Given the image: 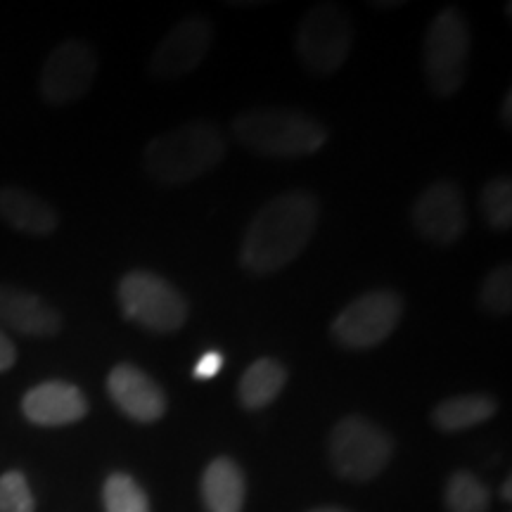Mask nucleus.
<instances>
[{
  "label": "nucleus",
  "mask_w": 512,
  "mask_h": 512,
  "mask_svg": "<svg viewBox=\"0 0 512 512\" xmlns=\"http://www.w3.org/2000/svg\"><path fill=\"white\" fill-rule=\"evenodd\" d=\"M95 76H98V53L91 43L64 41L53 48L48 60L43 62L38 93L53 107L72 105L91 91Z\"/></svg>",
  "instance_id": "1a4fd4ad"
},
{
  "label": "nucleus",
  "mask_w": 512,
  "mask_h": 512,
  "mask_svg": "<svg viewBox=\"0 0 512 512\" xmlns=\"http://www.w3.org/2000/svg\"><path fill=\"white\" fill-rule=\"evenodd\" d=\"M230 133L245 150L268 159L316 155L328 143L323 121L297 110H249L230 121Z\"/></svg>",
  "instance_id": "7ed1b4c3"
},
{
  "label": "nucleus",
  "mask_w": 512,
  "mask_h": 512,
  "mask_svg": "<svg viewBox=\"0 0 512 512\" xmlns=\"http://www.w3.org/2000/svg\"><path fill=\"white\" fill-rule=\"evenodd\" d=\"M479 211L484 221L494 230H508L512 226V181L510 176L491 178L479 190Z\"/></svg>",
  "instance_id": "4be33fe9"
},
{
  "label": "nucleus",
  "mask_w": 512,
  "mask_h": 512,
  "mask_svg": "<svg viewBox=\"0 0 512 512\" xmlns=\"http://www.w3.org/2000/svg\"><path fill=\"white\" fill-rule=\"evenodd\" d=\"M444 503L448 512H486L491 505V491L472 472L458 470L446 482Z\"/></svg>",
  "instance_id": "6ab92c4d"
},
{
  "label": "nucleus",
  "mask_w": 512,
  "mask_h": 512,
  "mask_svg": "<svg viewBox=\"0 0 512 512\" xmlns=\"http://www.w3.org/2000/svg\"><path fill=\"white\" fill-rule=\"evenodd\" d=\"M311 512H347V510H342V508H316Z\"/></svg>",
  "instance_id": "c85d7f7f"
},
{
  "label": "nucleus",
  "mask_w": 512,
  "mask_h": 512,
  "mask_svg": "<svg viewBox=\"0 0 512 512\" xmlns=\"http://www.w3.org/2000/svg\"><path fill=\"white\" fill-rule=\"evenodd\" d=\"M411 223L422 240L437 247L460 242L467 230L465 195L458 183L434 181L413 202Z\"/></svg>",
  "instance_id": "9d476101"
},
{
  "label": "nucleus",
  "mask_w": 512,
  "mask_h": 512,
  "mask_svg": "<svg viewBox=\"0 0 512 512\" xmlns=\"http://www.w3.org/2000/svg\"><path fill=\"white\" fill-rule=\"evenodd\" d=\"M328 453L339 477L370 482L392 460L394 441L377 422L363 415H347L332 427Z\"/></svg>",
  "instance_id": "0eeeda50"
},
{
  "label": "nucleus",
  "mask_w": 512,
  "mask_h": 512,
  "mask_svg": "<svg viewBox=\"0 0 512 512\" xmlns=\"http://www.w3.org/2000/svg\"><path fill=\"white\" fill-rule=\"evenodd\" d=\"M223 370V354L221 351L211 349L204 354L200 361L195 363V377L197 380H214Z\"/></svg>",
  "instance_id": "b1692460"
},
{
  "label": "nucleus",
  "mask_w": 512,
  "mask_h": 512,
  "mask_svg": "<svg viewBox=\"0 0 512 512\" xmlns=\"http://www.w3.org/2000/svg\"><path fill=\"white\" fill-rule=\"evenodd\" d=\"M477 304L479 309L489 316L503 318L510 316L512 311V266L501 264L494 271L484 275L482 285L477 292Z\"/></svg>",
  "instance_id": "412c9836"
},
{
  "label": "nucleus",
  "mask_w": 512,
  "mask_h": 512,
  "mask_svg": "<svg viewBox=\"0 0 512 512\" xmlns=\"http://www.w3.org/2000/svg\"><path fill=\"white\" fill-rule=\"evenodd\" d=\"M287 380H290V370L278 358H256L240 377L238 399L247 411H261L283 394Z\"/></svg>",
  "instance_id": "f3484780"
},
{
  "label": "nucleus",
  "mask_w": 512,
  "mask_h": 512,
  "mask_svg": "<svg viewBox=\"0 0 512 512\" xmlns=\"http://www.w3.org/2000/svg\"><path fill=\"white\" fill-rule=\"evenodd\" d=\"M320 200L311 190H287L268 200L249 221L240 264L254 275H273L299 259L318 228Z\"/></svg>",
  "instance_id": "f257e3e1"
},
{
  "label": "nucleus",
  "mask_w": 512,
  "mask_h": 512,
  "mask_svg": "<svg viewBox=\"0 0 512 512\" xmlns=\"http://www.w3.org/2000/svg\"><path fill=\"white\" fill-rule=\"evenodd\" d=\"M117 302L124 318L152 335H174L190 316L185 294L164 275L145 268L128 271L119 280Z\"/></svg>",
  "instance_id": "20e7f679"
},
{
  "label": "nucleus",
  "mask_w": 512,
  "mask_h": 512,
  "mask_svg": "<svg viewBox=\"0 0 512 512\" xmlns=\"http://www.w3.org/2000/svg\"><path fill=\"white\" fill-rule=\"evenodd\" d=\"M498 413V403L489 394H460L437 403L432 411V422L439 432L456 434L482 425Z\"/></svg>",
  "instance_id": "a211bd4d"
},
{
  "label": "nucleus",
  "mask_w": 512,
  "mask_h": 512,
  "mask_svg": "<svg viewBox=\"0 0 512 512\" xmlns=\"http://www.w3.org/2000/svg\"><path fill=\"white\" fill-rule=\"evenodd\" d=\"M105 512H150V501L136 479L126 472H112L102 486Z\"/></svg>",
  "instance_id": "aec40b11"
},
{
  "label": "nucleus",
  "mask_w": 512,
  "mask_h": 512,
  "mask_svg": "<svg viewBox=\"0 0 512 512\" xmlns=\"http://www.w3.org/2000/svg\"><path fill=\"white\" fill-rule=\"evenodd\" d=\"M406 313V302L396 290L363 292L354 302L344 306L332 320L330 335L342 349L368 351L380 347L394 335Z\"/></svg>",
  "instance_id": "6e6552de"
},
{
  "label": "nucleus",
  "mask_w": 512,
  "mask_h": 512,
  "mask_svg": "<svg viewBox=\"0 0 512 512\" xmlns=\"http://www.w3.org/2000/svg\"><path fill=\"white\" fill-rule=\"evenodd\" d=\"M107 392L114 406L136 422H157L166 415V394L133 363H117L107 375Z\"/></svg>",
  "instance_id": "f8f14e48"
},
{
  "label": "nucleus",
  "mask_w": 512,
  "mask_h": 512,
  "mask_svg": "<svg viewBox=\"0 0 512 512\" xmlns=\"http://www.w3.org/2000/svg\"><path fill=\"white\" fill-rule=\"evenodd\" d=\"M0 512H36L34 494L22 472L10 470L0 477Z\"/></svg>",
  "instance_id": "5701e85b"
},
{
  "label": "nucleus",
  "mask_w": 512,
  "mask_h": 512,
  "mask_svg": "<svg viewBox=\"0 0 512 512\" xmlns=\"http://www.w3.org/2000/svg\"><path fill=\"white\" fill-rule=\"evenodd\" d=\"M226 150V136L214 121L190 119L152 138L143 152V166L159 185H185L214 171Z\"/></svg>",
  "instance_id": "f03ea898"
},
{
  "label": "nucleus",
  "mask_w": 512,
  "mask_h": 512,
  "mask_svg": "<svg viewBox=\"0 0 512 512\" xmlns=\"http://www.w3.org/2000/svg\"><path fill=\"white\" fill-rule=\"evenodd\" d=\"M15 363H17L15 342H12V339L8 337V332L0 330V375L15 368Z\"/></svg>",
  "instance_id": "393cba45"
},
{
  "label": "nucleus",
  "mask_w": 512,
  "mask_h": 512,
  "mask_svg": "<svg viewBox=\"0 0 512 512\" xmlns=\"http://www.w3.org/2000/svg\"><path fill=\"white\" fill-rule=\"evenodd\" d=\"M202 501L207 512H242L247 482L233 458H214L202 475Z\"/></svg>",
  "instance_id": "dca6fc26"
},
{
  "label": "nucleus",
  "mask_w": 512,
  "mask_h": 512,
  "mask_svg": "<svg viewBox=\"0 0 512 512\" xmlns=\"http://www.w3.org/2000/svg\"><path fill=\"white\" fill-rule=\"evenodd\" d=\"M470 48V24L463 12L458 8L439 10L427 27L422 46V74L437 98H451L463 88Z\"/></svg>",
  "instance_id": "39448f33"
},
{
  "label": "nucleus",
  "mask_w": 512,
  "mask_h": 512,
  "mask_svg": "<svg viewBox=\"0 0 512 512\" xmlns=\"http://www.w3.org/2000/svg\"><path fill=\"white\" fill-rule=\"evenodd\" d=\"M0 219L17 233L31 235V238H46L60 226V214L53 204L19 185L0 188Z\"/></svg>",
  "instance_id": "2eb2a0df"
},
{
  "label": "nucleus",
  "mask_w": 512,
  "mask_h": 512,
  "mask_svg": "<svg viewBox=\"0 0 512 512\" xmlns=\"http://www.w3.org/2000/svg\"><path fill=\"white\" fill-rule=\"evenodd\" d=\"M510 479H505V484L501 486V496L505 498V501H510Z\"/></svg>",
  "instance_id": "cd10ccee"
},
{
  "label": "nucleus",
  "mask_w": 512,
  "mask_h": 512,
  "mask_svg": "<svg viewBox=\"0 0 512 512\" xmlns=\"http://www.w3.org/2000/svg\"><path fill=\"white\" fill-rule=\"evenodd\" d=\"M214 24L204 15H188L169 29L150 57V74L155 79L174 81L200 69L214 46Z\"/></svg>",
  "instance_id": "9b49d317"
},
{
  "label": "nucleus",
  "mask_w": 512,
  "mask_h": 512,
  "mask_svg": "<svg viewBox=\"0 0 512 512\" xmlns=\"http://www.w3.org/2000/svg\"><path fill=\"white\" fill-rule=\"evenodd\" d=\"M62 313L41 294L15 285H0V330L48 339L62 330Z\"/></svg>",
  "instance_id": "ddd939ff"
},
{
  "label": "nucleus",
  "mask_w": 512,
  "mask_h": 512,
  "mask_svg": "<svg viewBox=\"0 0 512 512\" xmlns=\"http://www.w3.org/2000/svg\"><path fill=\"white\" fill-rule=\"evenodd\" d=\"M354 48V22L337 3H318L299 22L294 53L311 76H332L344 67Z\"/></svg>",
  "instance_id": "423d86ee"
},
{
  "label": "nucleus",
  "mask_w": 512,
  "mask_h": 512,
  "mask_svg": "<svg viewBox=\"0 0 512 512\" xmlns=\"http://www.w3.org/2000/svg\"><path fill=\"white\" fill-rule=\"evenodd\" d=\"M501 119H503V124L505 126H512V91H508L505 93V102H503V107H501Z\"/></svg>",
  "instance_id": "a878e982"
},
{
  "label": "nucleus",
  "mask_w": 512,
  "mask_h": 512,
  "mask_svg": "<svg viewBox=\"0 0 512 512\" xmlns=\"http://www.w3.org/2000/svg\"><path fill=\"white\" fill-rule=\"evenodd\" d=\"M22 413L38 427L74 425L88 415V399L72 382L48 380L22 396Z\"/></svg>",
  "instance_id": "4468645a"
},
{
  "label": "nucleus",
  "mask_w": 512,
  "mask_h": 512,
  "mask_svg": "<svg viewBox=\"0 0 512 512\" xmlns=\"http://www.w3.org/2000/svg\"><path fill=\"white\" fill-rule=\"evenodd\" d=\"M403 0H384V3H373V8L377 10H394V8H401Z\"/></svg>",
  "instance_id": "bb28decb"
}]
</instances>
